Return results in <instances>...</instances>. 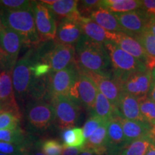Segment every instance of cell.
<instances>
[{"label": "cell", "instance_id": "6da1fadb", "mask_svg": "<svg viewBox=\"0 0 155 155\" xmlns=\"http://www.w3.org/2000/svg\"><path fill=\"white\" fill-rule=\"evenodd\" d=\"M75 48V63L79 70L113 76L109 55L104 44L92 41L83 35Z\"/></svg>", "mask_w": 155, "mask_h": 155}, {"label": "cell", "instance_id": "7a4b0ae2", "mask_svg": "<svg viewBox=\"0 0 155 155\" xmlns=\"http://www.w3.org/2000/svg\"><path fill=\"white\" fill-rule=\"evenodd\" d=\"M3 26L21 36L23 45L33 48L40 43L37 32L33 8L30 10L10 11L0 9Z\"/></svg>", "mask_w": 155, "mask_h": 155}, {"label": "cell", "instance_id": "3957f363", "mask_svg": "<svg viewBox=\"0 0 155 155\" xmlns=\"http://www.w3.org/2000/svg\"><path fill=\"white\" fill-rule=\"evenodd\" d=\"M104 46L110 57L112 75L120 83L132 73L149 70L145 63L124 51L114 42H108Z\"/></svg>", "mask_w": 155, "mask_h": 155}, {"label": "cell", "instance_id": "277c9868", "mask_svg": "<svg viewBox=\"0 0 155 155\" xmlns=\"http://www.w3.org/2000/svg\"><path fill=\"white\" fill-rule=\"evenodd\" d=\"M35 63L30 51L17 62L12 71V84L15 94L19 101L30 99L36 78L32 71Z\"/></svg>", "mask_w": 155, "mask_h": 155}, {"label": "cell", "instance_id": "5b68a950", "mask_svg": "<svg viewBox=\"0 0 155 155\" xmlns=\"http://www.w3.org/2000/svg\"><path fill=\"white\" fill-rule=\"evenodd\" d=\"M23 45L21 36L5 28L0 31V71H13Z\"/></svg>", "mask_w": 155, "mask_h": 155}, {"label": "cell", "instance_id": "8992f818", "mask_svg": "<svg viewBox=\"0 0 155 155\" xmlns=\"http://www.w3.org/2000/svg\"><path fill=\"white\" fill-rule=\"evenodd\" d=\"M28 126L32 130L45 131L55 121V114L51 102L45 100L30 101L25 108Z\"/></svg>", "mask_w": 155, "mask_h": 155}, {"label": "cell", "instance_id": "52a82bcc", "mask_svg": "<svg viewBox=\"0 0 155 155\" xmlns=\"http://www.w3.org/2000/svg\"><path fill=\"white\" fill-rule=\"evenodd\" d=\"M50 102L55 109V121L59 129L65 130L77 124L81 110L78 104L65 96L53 97Z\"/></svg>", "mask_w": 155, "mask_h": 155}, {"label": "cell", "instance_id": "ba28073f", "mask_svg": "<svg viewBox=\"0 0 155 155\" xmlns=\"http://www.w3.org/2000/svg\"><path fill=\"white\" fill-rule=\"evenodd\" d=\"M78 70V75L67 96L87 110L94 108L98 90L86 73Z\"/></svg>", "mask_w": 155, "mask_h": 155}, {"label": "cell", "instance_id": "9c48e42d", "mask_svg": "<svg viewBox=\"0 0 155 155\" xmlns=\"http://www.w3.org/2000/svg\"><path fill=\"white\" fill-rule=\"evenodd\" d=\"M78 75V70L75 63L61 71L50 72L47 76L48 89L50 98L52 99L56 96H67Z\"/></svg>", "mask_w": 155, "mask_h": 155}, {"label": "cell", "instance_id": "30bf717a", "mask_svg": "<svg viewBox=\"0 0 155 155\" xmlns=\"http://www.w3.org/2000/svg\"><path fill=\"white\" fill-rule=\"evenodd\" d=\"M33 12L40 43L54 40L57 31V22L52 12L40 2L35 1Z\"/></svg>", "mask_w": 155, "mask_h": 155}, {"label": "cell", "instance_id": "8fae6325", "mask_svg": "<svg viewBox=\"0 0 155 155\" xmlns=\"http://www.w3.org/2000/svg\"><path fill=\"white\" fill-rule=\"evenodd\" d=\"M124 33L135 37L147 28L151 15L143 9L125 13H114Z\"/></svg>", "mask_w": 155, "mask_h": 155}, {"label": "cell", "instance_id": "7c38bea8", "mask_svg": "<svg viewBox=\"0 0 155 155\" xmlns=\"http://www.w3.org/2000/svg\"><path fill=\"white\" fill-rule=\"evenodd\" d=\"M75 46L55 44L41 62L49 64L51 72H56L75 64Z\"/></svg>", "mask_w": 155, "mask_h": 155}, {"label": "cell", "instance_id": "4fadbf2b", "mask_svg": "<svg viewBox=\"0 0 155 155\" xmlns=\"http://www.w3.org/2000/svg\"><path fill=\"white\" fill-rule=\"evenodd\" d=\"M152 82L151 71L147 70L132 73L120 84L124 92L141 99L148 96Z\"/></svg>", "mask_w": 155, "mask_h": 155}, {"label": "cell", "instance_id": "5bb4252c", "mask_svg": "<svg viewBox=\"0 0 155 155\" xmlns=\"http://www.w3.org/2000/svg\"><path fill=\"white\" fill-rule=\"evenodd\" d=\"M85 73L93 81L98 91L104 95L111 103L112 105L117 108L120 99L124 94L119 81L116 80L113 76H105L91 72Z\"/></svg>", "mask_w": 155, "mask_h": 155}, {"label": "cell", "instance_id": "9a60e30c", "mask_svg": "<svg viewBox=\"0 0 155 155\" xmlns=\"http://www.w3.org/2000/svg\"><path fill=\"white\" fill-rule=\"evenodd\" d=\"M78 19H64L58 21L55 45H68L75 46L83 35Z\"/></svg>", "mask_w": 155, "mask_h": 155}, {"label": "cell", "instance_id": "2e32d148", "mask_svg": "<svg viewBox=\"0 0 155 155\" xmlns=\"http://www.w3.org/2000/svg\"><path fill=\"white\" fill-rule=\"evenodd\" d=\"M114 43L117 45L124 51L145 63L147 68L152 70L155 65V59L150 57L145 51L141 44L133 37L124 32L116 33Z\"/></svg>", "mask_w": 155, "mask_h": 155}, {"label": "cell", "instance_id": "e0dca14e", "mask_svg": "<svg viewBox=\"0 0 155 155\" xmlns=\"http://www.w3.org/2000/svg\"><path fill=\"white\" fill-rule=\"evenodd\" d=\"M126 147L138 139L151 137L155 127L146 121H132L121 119Z\"/></svg>", "mask_w": 155, "mask_h": 155}, {"label": "cell", "instance_id": "ac0fdd59", "mask_svg": "<svg viewBox=\"0 0 155 155\" xmlns=\"http://www.w3.org/2000/svg\"><path fill=\"white\" fill-rule=\"evenodd\" d=\"M12 71H2L0 73V102L4 110H8L22 115L17 103L12 84Z\"/></svg>", "mask_w": 155, "mask_h": 155}, {"label": "cell", "instance_id": "d6986e66", "mask_svg": "<svg viewBox=\"0 0 155 155\" xmlns=\"http://www.w3.org/2000/svg\"><path fill=\"white\" fill-rule=\"evenodd\" d=\"M108 153L119 155L126 147L124 134L121 124V118L115 116L107 123Z\"/></svg>", "mask_w": 155, "mask_h": 155}, {"label": "cell", "instance_id": "ffe728a7", "mask_svg": "<svg viewBox=\"0 0 155 155\" xmlns=\"http://www.w3.org/2000/svg\"><path fill=\"white\" fill-rule=\"evenodd\" d=\"M79 22L83 35L92 41L104 45L108 42H114L115 40L116 33H112L104 30L91 19L81 17Z\"/></svg>", "mask_w": 155, "mask_h": 155}, {"label": "cell", "instance_id": "44dd1931", "mask_svg": "<svg viewBox=\"0 0 155 155\" xmlns=\"http://www.w3.org/2000/svg\"><path fill=\"white\" fill-rule=\"evenodd\" d=\"M121 119L132 121H145L141 114L139 99L124 92L117 108Z\"/></svg>", "mask_w": 155, "mask_h": 155}, {"label": "cell", "instance_id": "7402d4cb", "mask_svg": "<svg viewBox=\"0 0 155 155\" xmlns=\"http://www.w3.org/2000/svg\"><path fill=\"white\" fill-rule=\"evenodd\" d=\"M107 123L101 126L83 145V148L94 152L96 155H104L107 154L108 139H107Z\"/></svg>", "mask_w": 155, "mask_h": 155}, {"label": "cell", "instance_id": "603a6c76", "mask_svg": "<svg viewBox=\"0 0 155 155\" xmlns=\"http://www.w3.org/2000/svg\"><path fill=\"white\" fill-rule=\"evenodd\" d=\"M78 1L76 0H57L53 5L47 7L58 21L64 19H78L81 16L78 10Z\"/></svg>", "mask_w": 155, "mask_h": 155}, {"label": "cell", "instance_id": "cb8c5ba5", "mask_svg": "<svg viewBox=\"0 0 155 155\" xmlns=\"http://www.w3.org/2000/svg\"><path fill=\"white\" fill-rule=\"evenodd\" d=\"M90 19L104 30L112 33H120L123 30L114 13L105 9L99 8L91 15Z\"/></svg>", "mask_w": 155, "mask_h": 155}, {"label": "cell", "instance_id": "d4e9b609", "mask_svg": "<svg viewBox=\"0 0 155 155\" xmlns=\"http://www.w3.org/2000/svg\"><path fill=\"white\" fill-rule=\"evenodd\" d=\"M91 111L92 115L98 116L107 121L115 116H119L117 108L99 91L97 94L96 101Z\"/></svg>", "mask_w": 155, "mask_h": 155}, {"label": "cell", "instance_id": "484cf974", "mask_svg": "<svg viewBox=\"0 0 155 155\" xmlns=\"http://www.w3.org/2000/svg\"><path fill=\"white\" fill-rule=\"evenodd\" d=\"M100 8L112 13H125L141 8V1L137 0H104L101 1Z\"/></svg>", "mask_w": 155, "mask_h": 155}, {"label": "cell", "instance_id": "4316f807", "mask_svg": "<svg viewBox=\"0 0 155 155\" xmlns=\"http://www.w3.org/2000/svg\"><path fill=\"white\" fill-rule=\"evenodd\" d=\"M61 137L64 147H81L86 142V138L81 128L73 127L65 129L61 134Z\"/></svg>", "mask_w": 155, "mask_h": 155}, {"label": "cell", "instance_id": "83f0119b", "mask_svg": "<svg viewBox=\"0 0 155 155\" xmlns=\"http://www.w3.org/2000/svg\"><path fill=\"white\" fill-rule=\"evenodd\" d=\"M28 139V137L27 133L19 127L13 129L0 130V141L19 147L24 144Z\"/></svg>", "mask_w": 155, "mask_h": 155}, {"label": "cell", "instance_id": "f1b7e54d", "mask_svg": "<svg viewBox=\"0 0 155 155\" xmlns=\"http://www.w3.org/2000/svg\"><path fill=\"white\" fill-rule=\"evenodd\" d=\"M153 142L154 141L151 137L136 140L125 147L119 155H146L149 147Z\"/></svg>", "mask_w": 155, "mask_h": 155}, {"label": "cell", "instance_id": "f546056e", "mask_svg": "<svg viewBox=\"0 0 155 155\" xmlns=\"http://www.w3.org/2000/svg\"><path fill=\"white\" fill-rule=\"evenodd\" d=\"M22 115L8 110L0 111V130L13 129L19 127Z\"/></svg>", "mask_w": 155, "mask_h": 155}, {"label": "cell", "instance_id": "4dcf8cb0", "mask_svg": "<svg viewBox=\"0 0 155 155\" xmlns=\"http://www.w3.org/2000/svg\"><path fill=\"white\" fill-rule=\"evenodd\" d=\"M141 114L145 121L155 127V102L149 96L139 99Z\"/></svg>", "mask_w": 155, "mask_h": 155}, {"label": "cell", "instance_id": "1f68e13d", "mask_svg": "<svg viewBox=\"0 0 155 155\" xmlns=\"http://www.w3.org/2000/svg\"><path fill=\"white\" fill-rule=\"evenodd\" d=\"M133 38H134L141 44L150 57L155 59V38L148 29L147 28L141 34Z\"/></svg>", "mask_w": 155, "mask_h": 155}, {"label": "cell", "instance_id": "d6a6232c", "mask_svg": "<svg viewBox=\"0 0 155 155\" xmlns=\"http://www.w3.org/2000/svg\"><path fill=\"white\" fill-rule=\"evenodd\" d=\"M34 2L27 0H0V9L10 11L30 10L33 8Z\"/></svg>", "mask_w": 155, "mask_h": 155}, {"label": "cell", "instance_id": "836d02e7", "mask_svg": "<svg viewBox=\"0 0 155 155\" xmlns=\"http://www.w3.org/2000/svg\"><path fill=\"white\" fill-rule=\"evenodd\" d=\"M41 151L45 155H61L63 145L56 139H46L39 142Z\"/></svg>", "mask_w": 155, "mask_h": 155}, {"label": "cell", "instance_id": "e575fe53", "mask_svg": "<svg viewBox=\"0 0 155 155\" xmlns=\"http://www.w3.org/2000/svg\"><path fill=\"white\" fill-rule=\"evenodd\" d=\"M99 0H83L78 1V10L81 17L89 18L94 12L100 8Z\"/></svg>", "mask_w": 155, "mask_h": 155}, {"label": "cell", "instance_id": "d590c367", "mask_svg": "<svg viewBox=\"0 0 155 155\" xmlns=\"http://www.w3.org/2000/svg\"><path fill=\"white\" fill-rule=\"evenodd\" d=\"M106 122L108 121L98 117V116L91 114V116L87 120L83 127V131L85 138L88 139L101 126Z\"/></svg>", "mask_w": 155, "mask_h": 155}, {"label": "cell", "instance_id": "8d00e7d4", "mask_svg": "<svg viewBox=\"0 0 155 155\" xmlns=\"http://www.w3.org/2000/svg\"><path fill=\"white\" fill-rule=\"evenodd\" d=\"M32 71L35 78H41L47 76L51 72V68L49 64L43 62H39L32 65Z\"/></svg>", "mask_w": 155, "mask_h": 155}, {"label": "cell", "instance_id": "74e56055", "mask_svg": "<svg viewBox=\"0 0 155 155\" xmlns=\"http://www.w3.org/2000/svg\"><path fill=\"white\" fill-rule=\"evenodd\" d=\"M19 147L9 143L0 141V153L14 155L19 152Z\"/></svg>", "mask_w": 155, "mask_h": 155}, {"label": "cell", "instance_id": "f35d334b", "mask_svg": "<svg viewBox=\"0 0 155 155\" xmlns=\"http://www.w3.org/2000/svg\"><path fill=\"white\" fill-rule=\"evenodd\" d=\"M141 9L155 16V0H142Z\"/></svg>", "mask_w": 155, "mask_h": 155}, {"label": "cell", "instance_id": "ab89813d", "mask_svg": "<svg viewBox=\"0 0 155 155\" xmlns=\"http://www.w3.org/2000/svg\"><path fill=\"white\" fill-rule=\"evenodd\" d=\"M83 150L81 147H67L63 146V150L61 155H79Z\"/></svg>", "mask_w": 155, "mask_h": 155}, {"label": "cell", "instance_id": "60d3db41", "mask_svg": "<svg viewBox=\"0 0 155 155\" xmlns=\"http://www.w3.org/2000/svg\"><path fill=\"white\" fill-rule=\"evenodd\" d=\"M147 29L150 31L155 38V16L154 15H151L150 21H149L148 25H147Z\"/></svg>", "mask_w": 155, "mask_h": 155}, {"label": "cell", "instance_id": "b9f144b4", "mask_svg": "<svg viewBox=\"0 0 155 155\" xmlns=\"http://www.w3.org/2000/svg\"><path fill=\"white\" fill-rule=\"evenodd\" d=\"M39 142V141H38ZM38 142L36 143V146L35 147H33L32 146V148L29 150V152H30V155H45L43 152H42L41 150H38Z\"/></svg>", "mask_w": 155, "mask_h": 155}, {"label": "cell", "instance_id": "7bdbcfd3", "mask_svg": "<svg viewBox=\"0 0 155 155\" xmlns=\"http://www.w3.org/2000/svg\"><path fill=\"white\" fill-rule=\"evenodd\" d=\"M148 96L152 99L153 101L155 102V81L152 80V85H151V88L149 92Z\"/></svg>", "mask_w": 155, "mask_h": 155}, {"label": "cell", "instance_id": "ee69618b", "mask_svg": "<svg viewBox=\"0 0 155 155\" xmlns=\"http://www.w3.org/2000/svg\"><path fill=\"white\" fill-rule=\"evenodd\" d=\"M146 155H155V143L153 142L149 147Z\"/></svg>", "mask_w": 155, "mask_h": 155}, {"label": "cell", "instance_id": "f6af8a7d", "mask_svg": "<svg viewBox=\"0 0 155 155\" xmlns=\"http://www.w3.org/2000/svg\"><path fill=\"white\" fill-rule=\"evenodd\" d=\"M79 155H96L94 152L92 151L86 150V149H84L83 147V150L81 151V152L79 154Z\"/></svg>", "mask_w": 155, "mask_h": 155}, {"label": "cell", "instance_id": "bcb514c9", "mask_svg": "<svg viewBox=\"0 0 155 155\" xmlns=\"http://www.w3.org/2000/svg\"><path fill=\"white\" fill-rule=\"evenodd\" d=\"M14 155H30V152H28V151L19 150L18 152L16 153V154Z\"/></svg>", "mask_w": 155, "mask_h": 155}, {"label": "cell", "instance_id": "7dc6e473", "mask_svg": "<svg viewBox=\"0 0 155 155\" xmlns=\"http://www.w3.org/2000/svg\"><path fill=\"white\" fill-rule=\"evenodd\" d=\"M151 74H152V80L155 81V65L152 68V70H151Z\"/></svg>", "mask_w": 155, "mask_h": 155}, {"label": "cell", "instance_id": "c3c4849f", "mask_svg": "<svg viewBox=\"0 0 155 155\" xmlns=\"http://www.w3.org/2000/svg\"><path fill=\"white\" fill-rule=\"evenodd\" d=\"M4 28L2 22V19H1V16H0V31H1L2 29Z\"/></svg>", "mask_w": 155, "mask_h": 155}, {"label": "cell", "instance_id": "681fc988", "mask_svg": "<svg viewBox=\"0 0 155 155\" xmlns=\"http://www.w3.org/2000/svg\"><path fill=\"white\" fill-rule=\"evenodd\" d=\"M152 139H153V141H154V143H155V128H154V131H153Z\"/></svg>", "mask_w": 155, "mask_h": 155}, {"label": "cell", "instance_id": "f907efd6", "mask_svg": "<svg viewBox=\"0 0 155 155\" xmlns=\"http://www.w3.org/2000/svg\"><path fill=\"white\" fill-rule=\"evenodd\" d=\"M2 110H4V107H3V105L2 104L1 102H0V111H2Z\"/></svg>", "mask_w": 155, "mask_h": 155}, {"label": "cell", "instance_id": "816d5d0a", "mask_svg": "<svg viewBox=\"0 0 155 155\" xmlns=\"http://www.w3.org/2000/svg\"><path fill=\"white\" fill-rule=\"evenodd\" d=\"M104 155H117V154H112V153H107V154H104Z\"/></svg>", "mask_w": 155, "mask_h": 155}, {"label": "cell", "instance_id": "f5cc1de1", "mask_svg": "<svg viewBox=\"0 0 155 155\" xmlns=\"http://www.w3.org/2000/svg\"><path fill=\"white\" fill-rule=\"evenodd\" d=\"M0 155H7V154H2V153H0Z\"/></svg>", "mask_w": 155, "mask_h": 155}]
</instances>
